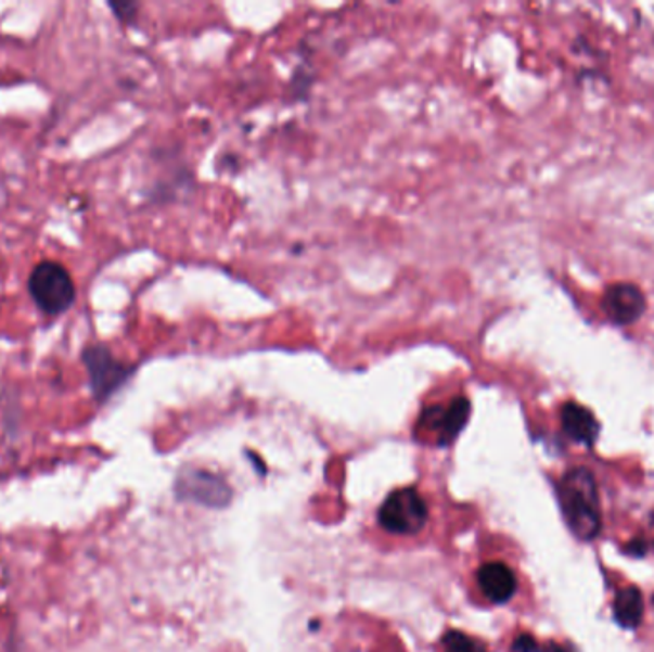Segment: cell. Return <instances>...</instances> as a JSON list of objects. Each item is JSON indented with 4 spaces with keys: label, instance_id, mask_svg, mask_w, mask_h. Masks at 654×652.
I'll use <instances>...</instances> for the list:
<instances>
[{
    "label": "cell",
    "instance_id": "obj_12",
    "mask_svg": "<svg viewBox=\"0 0 654 652\" xmlns=\"http://www.w3.org/2000/svg\"><path fill=\"white\" fill-rule=\"evenodd\" d=\"M513 649H515V652H540V647L530 636L518 637L515 644H513Z\"/></svg>",
    "mask_w": 654,
    "mask_h": 652
},
{
    "label": "cell",
    "instance_id": "obj_1",
    "mask_svg": "<svg viewBox=\"0 0 654 652\" xmlns=\"http://www.w3.org/2000/svg\"><path fill=\"white\" fill-rule=\"evenodd\" d=\"M557 491L570 532L578 540H593L601 532V500L590 469H568L559 483Z\"/></svg>",
    "mask_w": 654,
    "mask_h": 652
},
{
    "label": "cell",
    "instance_id": "obj_7",
    "mask_svg": "<svg viewBox=\"0 0 654 652\" xmlns=\"http://www.w3.org/2000/svg\"><path fill=\"white\" fill-rule=\"evenodd\" d=\"M561 429L573 443L593 446L598 440L601 425H599L598 418L593 416V411L588 410L586 406L578 402H566L561 408Z\"/></svg>",
    "mask_w": 654,
    "mask_h": 652
},
{
    "label": "cell",
    "instance_id": "obj_11",
    "mask_svg": "<svg viewBox=\"0 0 654 652\" xmlns=\"http://www.w3.org/2000/svg\"><path fill=\"white\" fill-rule=\"evenodd\" d=\"M107 7L123 24H132L137 20L138 4L134 2H107Z\"/></svg>",
    "mask_w": 654,
    "mask_h": 652
},
{
    "label": "cell",
    "instance_id": "obj_2",
    "mask_svg": "<svg viewBox=\"0 0 654 652\" xmlns=\"http://www.w3.org/2000/svg\"><path fill=\"white\" fill-rule=\"evenodd\" d=\"M27 290L33 303L49 316L64 315L77 298L72 274L54 260H42L33 268Z\"/></svg>",
    "mask_w": 654,
    "mask_h": 652
},
{
    "label": "cell",
    "instance_id": "obj_10",
    "mask_svg": "<svg viewBox=\"0 0 654 652\" xmlns=\"http://www.w3.org/2000/svg\"><path fill=\"white\" fill-rule=\"evenodd\" d=\"M443 643H445V652H486L485 644L461 631L446 634Z\"/></svg>",
    "mask_w": 654,
    "mask_h": 652
},
{
    "label": "cell",
    "instance_id": "obj_14",
    "mask_svg": "<svg viewBox=\"0 0 654 652\" xmlns=\"http://www.w3.org/2000/svg\"><path fill=\"white\" fill-rule=\"evenodd\" d=\"M540 652H570V651H566L565 647H559V644H550V647H548V649H546V651H540Z\"/></svg>",
    "mask_w": 654,
    "mask_h": 652
},
{
    "label": "cell",
    "instance_id": "obj_13",
    "mask_svg": "<svg viewBox=\"0 0 654 652\" xmlns=\"http://www.w3.org/2000/svg\"><path fill=\"white\" fill-rule=\"evenodd\" d=\"M626 553L631 557H643L646 553V544L645 541H631L630 546L626 548Z\"/></svg>",
    "mask_w": 654,
    "mask_h": 652
},
{
    "label": "cell",
    "instance_id": "obj_3",
    "mask_svg": "<svg viewBox=\"0 0 654 652\" xmlns=\"http://www.w3.org/2000/svg\"><path fill=\"white\" fill-rule=\"evenodd\" d=\"M82 363L89 373L90 391L100 402L115 395L134 373L132 366L115 358L110 347L102 343L82 350Z\"/></svg>",
    "mask_w": 654,
    "mask_h": 652
},
{
    "label": "cell",
    "instance_id": "obj_6",
    "mask_svg": "<svg viewBox=\"0 0 654 652\" xmlns=\"http://www.w3.org/2000/svg\"><path fill=\"white\" fill-rule=\"evenodd\" d=\"M469 416H471V402L467 398L458 396L446 406H431L423 411L421 427L435 433L438 446H448L465 429Z\"/></svg>",
    "mask_w": 654,
    "mask_h": 652
},
{
    "label": "cell",
    "instance_id": "obj_9",
    "mask_svg": "<svg viewBox=\"0 0 654 652\" xmlns=\"http://www.w3.org/2000/svg\"><path fill=\"white\" fill-rule=\"evenodd\" d=\"M643 612H645V604H643V596L638 588L631 586V588L620 589L616 593L613 604L614 621L618 622L623 628H638L643 621Z\"/></svg>",
    "mask_w": 654,
    "mask_h": 652
},
{
    "label": "cell",
    "instance_id": "obj_4",
    "mask_svg": "<svg viewBox=\"0 0 654 652\" xmlns=\"http://www.w3.org/2000/svg\"><path fill=\"white\" fill-rule=\"evenodd\" d=\"M427 519V503L413 488L393 491L380 509L381 526L393 534H415Z\"/></svg>",
    "mask_w": 654,
    "mask_h": 652
},
{
    "label": "cell",
    "instance_id": "obj_5",
    "mask_svg": "<svg viewBox=\"0 0 654 652\" xmlns=\"http://www.w3.org/2000/svg\"><path fill=\"white\" fill-rule=\"evenodd\" d=\"M645 291L636 283L618 282L606 287L601 298V310L608 322L626 328L638 323L646 312Z\"/></svg>",
    "mask_w": 654,
    "mask_h": 652
},
{
    "label": "cell",
    "instance_id": "obj_8",
    "mask_svg": "<svg viewBox=\"0 0 654 652\" xmlns=\"http://www.w3.org/2000/svg\"><path fill=\"white\" fill-rule=\"evenodd\" d=\"M478 586L492 603H508L517 591V578L508 564L488 563L478 571Z\"/></svg>",
    "mask_w": 654,
    "mask_h": 652
}]
</instances>
